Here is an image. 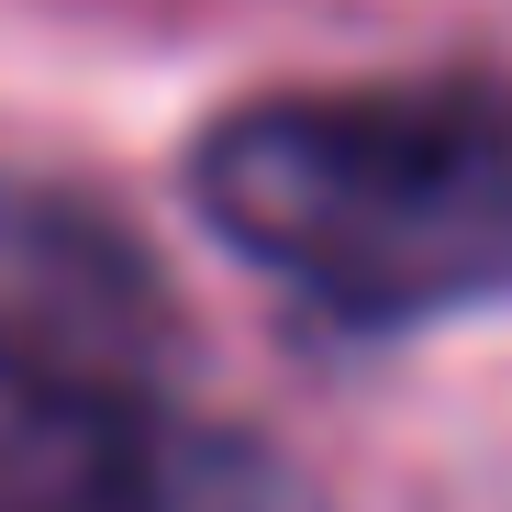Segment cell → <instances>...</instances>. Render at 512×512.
I'll list each match as a JSON object with an SVG mask.
<instances>
[{
  "mask_svg": "<svg viewBox=\"0 0 512 512\" xmlns=\"http://www.w3.org/2000/svg\"><path fill=\"white\" fill-rule=\"evenodd\" d=\"M0 512H323V490L279 446L167 412L156 390H78L0 423Z\"/></svg>",
  "mask_w": 512,
  "mask_h": 512,
  "instance_id": "obj_3",
  "label": "cell"
},
{
  "mask_svg": "<svg viewBox=\"0 0 512 512\" xmlns=\"http://www.w3.org/2000/svg\"><path fill=\"white\" fill-rule=\"evenodd\" d=\"M190 212L323 323L401 334L512 301V90H279L190 145Z\"/></svg>",
  "mask_w": 512,
  "mask_h": 512,
  "instance_id": "obj_1",
  "label": "cell"
},
{
  "mask_svg": "<svg viewBox=\"0 0 512 512\" xmlns=\"http://www.w3.org/2000/svg\"><path fill=\"white\" fill-rule=\"evenodd\" d=\"M167 357H179V290L156 256L101 201L0 179V390H145Z\"/></svg>",
  "mask_w": 512,
  "mask_h": 512,
  "instance_id": "obj_2",
  "label": "cell"
}]
</instances>
